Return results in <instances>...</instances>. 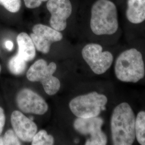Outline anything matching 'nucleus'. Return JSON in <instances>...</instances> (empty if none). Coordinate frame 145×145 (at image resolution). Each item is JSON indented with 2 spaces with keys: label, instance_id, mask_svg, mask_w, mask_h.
I'll use <instances>...</instances> for the list:
<instances>
[{
  "label": "nucleus",
  "instance_id": "6e6552de",
  "mask_svg": "<svg viewBox=\"0 0 145 145\" xmlns=\"http://www.w3.org/2000/svg\"><path fill=\"white\" fill-rule=\"evenodd\" d=\"M16 103L18 108L26 114L42 115L48 109L47 104L40 96L27 88L22 89L17 93Z\"/></svg>",
  "mask_w": 145,
  "mask_h": 145
},
{
  "label": "nucleus",
  "instance_id": "7ed1b4c3",
  "mask_svg": "<svg viewBox=\"0 0 145 145\" xmlns=\"http://www.w3.org/2000/svg\"><path fill=\"white\" fill-rule=\"evenodd\" d=\"M118 93L114 84L104 91H89L72 99L69 104V109L78 118L101 116L102 112L110 110Z\"/></svg>",
  "mask_w": 145,
  "mask_h": 145
},
{
  "label": "nucleus",
  "instance_id": "9b49d317",
  "mask_svg": "<svg viewBox=\"0 0 145 145\" xmlns=\"http://www.w3.org/2000/svg\"><path fill=\"white\" fill-rule=\"evenodd\" d=\"M13 130L20 140L31 142L37 132V125L20 111L15 110L11 116Z\"/></svg>",
  "mask_w": 145,
  "mask_h": 145
},
{
  "label": "nucleus",
  "instance_id": "9d476101",
  "mask_svg": "<svg viewBox=\"0 0 145 145\" xmlns=\"http://www.w3.org/2000/svg\"><path fill=\"white\" fill-rule=\"evenodd\" d=\"M47 10L51 14L50 25L58 31L64 30L67 26V20L72 14V7L69 0H48Z\"/></svg>",
  "mask_w": 145,
  "mask_h": 145
},
{
  "label": "nucleus",
  "instance_id": "1a4fd4ad",
  "mask_svg": "<svg viewBox=\"0 0 145 145\" xmlns=\"http://www.w3.org/2000/svg\"><path fill=\"white\" fill-rule=\"evenodd\" d=\"M30 36L37 50L45 54L50 51L52 43L59 42L63 38L59 31L41 24L33 26Z\"/></svg>",
  "mask_w": 145,
  "mask_h": 145
},
{
  "label": "nucleus",
  "instance_id": "ddd939ff",
  "mask_svg": "<svg viewBox=\"0 0 145 145\" xmlns=\"http://www.w3.org/2000/svg\"><path fill=\"white\" fill-rule=\"evenodd\" d=\"M138 109L135 120L136 144L145 145V101L138 96Z\"/></svg>",
  "mask_w": 145,
  "mask_h": 145
},
{
  "label": "nucleus",
  "instance_id": "0eeeda50",
  "mask_svg": "<svg viewBox=\"0 0 145 145\" xmlns=\"http://www.w3.org/2000/svg\"><path fill=\"white\" fill-rule=\"evenodd\" d=\"M104 119L101 116L91 118L77 117L73 126L80 135L88 137L86 145H106L109 143L108 135L104 131L102 127Z\"/></svg>",
  "mask_w": 145,
  "mask_h": 145
},
{
  "label": "nucleus",
  "instance_id": "f257e3e1",
  "mask_svg": "<svg viewBox=\"0 0 145 145\" xmlns=\"http://www.w3.org/2000/svg\"><path fill=\"white\" fill-rule=\"evenodd\" d=\"M137 101L129 95L119 93L110 109L109 143L112 145L136 144Z\"/></svg>",
  "mask_w": 145,
  "mask_h": 145
},
{
  "label": "nucleus",
  "instance_id": "2eb2a0df",
  "mask_svg": "<svg viewBox=\"0 0 145 145\" xmlns=\"http://www.w3.org/2000/svg\"><path fill=\"white\" fill-rule=\"evenodd\" d=\"M26 67V61L18 54L12 57L8 63V68L12 74L18 75L24 72Z\"/></svg>",
  "mask_w": 145,
  "mask_h": 145
},
{
  "label": "nucleus",
  "instance_id": "4be33fe9",
  "mask_svg": "<svg viewBox=\"0 0 145 145\" xmlns=\"http://www.w3.org/2000/svg\"><path fill=\"white\" fill-rule=\"evenodd\" d=\"M140 96H141L142 99H144L145 101V90L142 93L140 94Z\"/></svg>",
  "mask_w": 145,
  "mask_h": 145
},
{
  "label": "nucleus",
  "instance_id": "20e7f679",
  "mask_svg": "<svg viewBox=\"0 0 145 145\" xmlns=\"http://www.w3.org/2000/svg\"><path fill=\"white\" fill-rule=\"evenodd\" d=\"M90 27L98 36L114 37L117 39L119 32L118 10L111 0H97L92 6Z\"/></svg>",
  "mask_w": 145,
  "mask_h": 145
},
{
  "label": "nucleus",
  "instance_id": "5701e85b",
  "mask_svg": "<svg viewBox=\"0 0 145 145\" xmlns=\"http://www.w3.org/2000/svg\"><path fill=\"white\" fill-rule=\"evenodd\" d=\"M1 66L0 65V73H1Z\"/></svg>",
  "mask_w": 145,
  "mask_h": 145
},
{
  "label": "nucleus",
  "instance_id": "423d86ee",
  "mask_svg": "<svg viewBox=\"0 0 145 145\" xmlns=\"http://www.w3.org/2000/svg\"><path fill=\"white\" fill-rule=\"evenodd\" d=\"M57 69V65L51 62L47 65L43 59L35 62L26 73L27 78L31 82H40L46 93L53 95L57 93L60 88V82L53 74Z\"/></svg>",
  "mask_w": 145,
  "mask_h": 145
},
{
  "label": "nucleus",
  "instance_id": "f03ea898",
  "mask_svg": "<svg viewBox=\"0 0 145 145\" xmlns=\"http://www.w3.org/2000/svg\"><path fill=\"white\" fill-rule=\"evenodd\" d=\"M112 71L119 82L145 86V42L120 49Z\"/></svg>",
  "mask_w": 145,
  "mask_h": 145
},
{
  "label": "nucleus",
  "instance_id": "6ab92c4d",
  "mask_svg": "<svg viewBox=\"0 0 145 145\" xmlns=\"http://www.w3.org/2000/svg\"><path fill=\"white\" fill-rule=\"evenodd\" d=\"M48 0H24L25 5L27 8L34 9L39 7L43 2Z\"/></svg>",
  "mask_w": 145,
  "mask_h": 145
},
{
  "label": "nucleus",
  "instance_id": "39448f33",
  "mask_svg": "<svg viewBox=\"0 0 145 145\" xmlns=\"http://www.w3.org/2000/svg\"><path fill=\"white\" fill-rule=\"evenodd\" d=\"M116 48L114 51L104 50L99 44L89 43L82 49L81 56L93 74L109 75L112 70L116 57L121 49Z\"/></svg>",
  "mask_w": 145,
  "mask_h": 145
},
{
  "label": "nucleus",
  "instance_id": "dca6fc26",
  "mask_svg": "<svg viewBox=\"0 0 145 145\" xmlns=\"http://www.w3.org/2000/svg\"><path fill=\"white\" fill-rule=\"evenodd\" d=\"M32 145H52L54 144V138L47 134L45 130H40L35 135L32 139Z\"/></svg>",
  "mask_w": 145,
  "mask_h": 145
},
{
  "label": "nucleus",
  "instance_id": "f8f14e48",
  "mask_svg": "<svg viewBox=\"0 0 145 145\" xmlns=\"http://www.w3.org/2000/svg\"><path fill=\"white\" fill-rule=\"evenodd\" d=\"M126 17L133 26H139L145 23V0H127Z\"/></svg>",
  "mask_w": 145,
  "mask_h": 145
},
{
  "label": "nucleus",
  "instance_id": "412c9836",
  "mask_svg": "<svg viewBox=\"0 0 145 145\" xmlns=\"http://www.w3.org/2000/svg\"><path fill=\"white\" fill-rule=\"evenodd\" d=\"M5 46L6 47V48L10 51L12 48H13V47H14V44H13V42L10 41V40H7L5 42Z\"/></svg>",
  "mask_w": 145,
  "mask_h": 145
},
{
  "label": "nucleus",
  "instance_id": "a211bd4d",
  "mask_svg": "<svg viewBox=\"0 0 145 145\" xmlns=\"http://www.w3.org/2000/svg\"><path fill=\"white\" fill-rule=\"evenodd\" d=\"M0 5H3L9 12L15 13L20 10L21 0H0Z\"/></svg>",
  "mask_w": 145,
  "mask_h": 145
},
{
  "label": "nucleus",
  "instance_id": "f3484780",
  "mask_svg": "<svg viewBox=\"0 0 145 145\" xmlns=\"http://www.w3.org/2000/svg\"><path fill=\"white\" fill-rule=\"evenodd\" d=\"M2 145H21V142L19 138L16 134L14 130H8L5 135L2 137Z\"/></svg>",
  "mask_w": 145,
  "mask_h": 145
},
{
  "label": "nucleus",
  "instance_id": "4468645a",
  "mask_svg": "<svg viewBox=\"0 0 145 145\" xmlns=\"http://www.w3.org/2000/svg\"><path fill=\"white\" fill-rule=\"evenodd\" d=\"M18 47L17 54L26 62L32 60L36 56V47L30 36L22 32L17 37Z\"/></svg>",
  "mask_w": 145,
  "mask_h": 145
},
{
  "label": "nucleus",
  "instance_id": "aec40b11",
  "mask_svg": "<svg viewBox=\"0 0 145 145\" xmlns=\"http://www.w3.org/2000/svg\"><path fill=\"white\" fill-rule=\"evenodd\" d=\"M5 123V116L3 109L0 107V135L2 134Z\"/></svg>",
  "mask_w": 145,
  "mask_h": 145
}]
</instances>
